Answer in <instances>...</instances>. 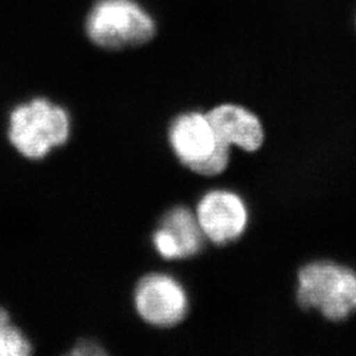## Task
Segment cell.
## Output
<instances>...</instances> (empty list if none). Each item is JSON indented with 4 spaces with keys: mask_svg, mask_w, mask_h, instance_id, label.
I'll use <instances>...</instances> for the list:
<instances>
[{
    "mask_svg": "<svg viewBox=\"0 0 356 356\" xmlns=\"http://www.w3.org/2000/svg\"><path fill=\"white\" fill-rule=\"evenodd\" d=\"M297 302L330 321L348 318L356 313V272L331 261L307 264L298 272Z\"/></svg>",
    "mask_w": 356,
    "mask_h": 356,
    "instance_id": "obj_3",
    "label": "cell"
},
{
    "mask_svg": "<svg viewBox=\"0 0 356 356\" xmlns=\"http://www.w3.org/2000/svg\"><path fill=\"white\" fill-rule=\"evenodd\" d=\"M168 138L179 163L200 176L214 177L229 166L231 147L219 140L207 114L178 115L170 123Z\"/></svg>",
    "mask_w": 356,
    "mask_h": 356,
    "instance_id": "obj_4",
    "label": "cell"
},
{
    "mask_svg": "<svg viewBox=\"0 0 356 356\" xmlns=\"http://www.w3.org/2000/svg\"><path fill=\"white\" fill-rule=\"evenodd\" d=\"M219 140L245 152L260 149L264 143V128L260 119L238 104H220L207 113Z\"/></svg>",
    "mask_w": 356,
    "mask_h": 356,
    "instance_id": "obj_8",
    "label": "cell"
},
{
    "mask_svg": "<svg viewBox=\"0 0 356 356\" xmlns=\"http://www.w3.org/2000/svg\"><path fill=\"white\" fill-rule=\"evenodd\" d=\"M135 307L144 322L172 327L188 316L189 298L182 284L166 273H149L135 288Z\"/></svg>",
    "mask_w": 356,
    "mask_h": 356,
    "instance_id": "obj_5",
    "label": "cell"
},
{
    "mask_svg": "<svg viewBox=\"0 0 356 356\" xmlns=\"http://www.w3.org/2000/svg\"><path fill=\"white\" fill-rule=\"evenodd\" d=\"M195 216L204 238L216 245L238 241L248 226V209L242 197L229 191L206 193Z\"/></svg>",
    "mask_w": 356,
    "mask_h": 356,
    "instance_id": "obj_6",
    "label": "cell"
},
{
    "mask_svg": "<svg viewBox=\"0 0 356 356\" xmlns=\"http://www.w3.org/2000/svg\"><path fill=\"white\" fill-rule=\"evenodd\" d=\"M32 344L13 321L10 313L0 306V356H26Z\"/></svg>",
    "mask_w": 356,
    "mask_h": 356,
    "instance_id": "obj_9",
    "label": "cell"
},
{
    "mask_svg": "<svg viewBox=\"0 0 356 356\" xmlns=\"http://www.w3.org/2000/svg\"><path fill=\"white\" fill-rule=\"evenodd\" d=\"M90 41L107 51L141 47L156 35V23L136 0H98L85 22Z\"/></svg>",
    "mask_w": 356,
    "mask_h": 356,
    "instance_id": "obj_2",
    "label": "cell"
},
{
    "mask_svg": "<svg viewBox=\"0 0 356 356\" xmlns=\"http://www.w3.org/2000/svg\"><path fill=\"white\" fill-rule=\"evenodd\" d=\"M204 242V232L197 216L186 206L168 210L152 236L154 250L166 260L195 256L201 252Z\"/></svg>",
    "mask_w": 356,
    "mask_h": 356,
    "instance_id": "obj_7",
    "label": "cell"
},
{
    "mask_svg": "<svg viewBox=\"0 0 356 356\" xmlns=\"http://www.w3.org/2000/svg\"><path fill=\"white\" fill-rule=\"evenodd\" d=\"M102 347L92 341H82L76 344L74 350L70 351V355H104Z\"/></svg>",
    "mask_w": 356,
    "mask_h": 356,
    "instance_id": "obj_10",
    "label": "cell"
},
{
    "mask_svg": "<svg viewBox=\"0 0 356 356\" xmlns=\"http://www.w3.org/2000/svg\"><path fill=\"white\" fill-rule=\"evenodd\" d=\"M70 116L45 98L17 104L8 118V140L29 160H41L70 136Z\"/></svg>",
    "mask_w": 356,
    "mask_h": 356,
    "instance_id": "obj_1",
    "label": "cell"
}]
</instances>
